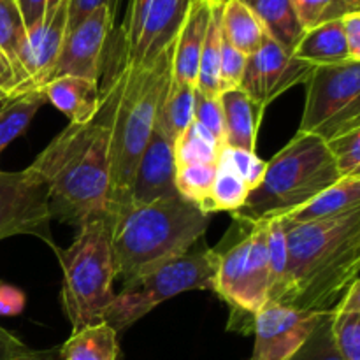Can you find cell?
Listing matches in <instances>:
<instances>
[{"label":"cell","mask_w":360,"mask_h":360,"mask_svg":"<svg viewBox=\"0 0 360 360\" xmlns=\"http://www.w3.org/2000/svg\"><path fill=\"white\" fill-rule=\"evenodd\" d=\"M27 25L18 0H0V91L9 98L20 76V53Z\"/></svg>","instance_id":"ffe728a7"},{"label":"cell","mask_w":360,"mask_h":360,"mask_svg":"<svg viewBox=\"0 0 360 360\" xmlns=\"http://www.w3.org/2000/svg\"><path fill=\"white\" fill-rule=\"evenodd\" d=\"M341 178H360V129L326 141Z\"/></svg>","instance_id":"e575fe53"},{"label":"cell","mask_w":360,"mask_h":360,"mask_svg":"<svg viewBox=\"0 0 360 360\" xmlns=\"http://www.w3.org/2000/svg\"><path fill=\"white\" fill-rule=\"evenodd\" d=\"M302 30L360 13V0H292Z\"/></svg>","instance_id":"4dcf8cb0"},{"label":"cell","mask_w":360,"mask_h":360,"mask_svg":"<svg viewBox=\"0 0 360 360\" xmlns=\"http://www.w3.org/2000/svg\"><path fill=\"white\" fill-rule=\"evenodd\" d=\"M42 90L46 101L63 112L70 123L90 122L101 108L98 81L63 76L51 79Z\"/></svg>","instance_id":"d6986e66"},{"label":"cell","mask_w":360,"mask_h":360,"mask_svg":"<svg viewBox=\"0 0 360 360\" xmlns=\"http://www.w3.org/2000/svg\"><path fill=\"white\" fill-rule=\"evenodd\" d=\"M287 269L278 301L313 313H330L360 280V207L326 220L288 224Z\"/></svg>","instance_id":"7a4b0ae2"},{"label":"cell","mask_w":360,"mask_h":360,"mask_svg":"<svg viewBox=\"0 0 360 360\" xmlns=\"http://www.w3.org/2000/svg\"><path fill=\"white\" fill-rule=\"evenodd\" d=\"M197 0H129L120 28L118 69H144L171 51Z\"/></svg>","instance_id":"30bf717a"},{"label":"cell","mask_w":360,"mask_h":360,"mask_svg":"<svg viewBox=\"0 0 360 360\" xmlns=\"http://www.w3.org/2000/svg\"><path fill=\"white\" fill-rule=\"evenodd\" d=\"M211 6L213 0H197L179 28L171 58V81L174 83L195 86L200 51L211 18Z\"/></svg>","instance_id":"e0dca14e"},{"label":"cell","mask_w":360,"mask_h":360,"mask_svg":"<svg viewBox=\"0 0 360 360\" xmlns=\"http://www.w3.org/2000/svg\"><path fill=\"white\" fill-rule=\"evenodd\" d=\"M58 2H62V0H18V6H20L21 14H23L25 25L30 27Z\"/></svg>","instance_id":"ee69618b"},{"label":"cell","mask_w":360,"mask_h":360,"mask_svg":"<svg viewBox=\"0 0 360 360\" xmlns=\"http://www.w3.org/2000/svg\"><path fill=\"white\" fill-rule=\"evenodd\" d=\"M340 179L326 141L297 132L266 162L262 181L250 190L243 207L232 218L250 225L269 217H285Z\"/></svg>","instance_id":"5b68a950"},{"label":"cell","mask_w":360,"mask_h":360,"mask_svg":"<svg viewBox=\"0 0 360 360\" xmlns=\"http://www.w3.org/2000/svg\"><path fill=\"white\" fill-rule=\"evenodd\" d=\"M118 334L105 322L72 333L60 348V360H118Z\"/></svg>","instance_id":"4316f807"},{"label":"cell","mask_w":360,"mask_h":360,"mask_svg":"<svg viewBox=\"0 0 360 360\" xmlns=\"http://www.w3.org/2000/svg\"><path fill=\"white\" fill-rule=\"evenodd\" d=\"M51 220L49 188L32 165L23 171H0V241L28 234L55 250Z\"/></svg>","instance_id":"8fae6325"},{"label":"cell","mask_w":360,"mask_h":360,"mask_svg":"<svg viewBox=\"0 0 360 360\" xmlns=\"http://www.w3.org/2000/svg\"><path fill=\"white\" fill-rule=\"evenodd\" d=\"M62 267V299L72 333L102 322L104 311L115 299L116 280L109 225L105 218H94L81 227L72 245L55 248Z\"/></svg>","instance_id":"8992f818"},{"label":"cell","mask_w":360,"mask_h":360,"mask_svg":"<svg viewBox=\"0 0 360 360\" xmlns=\"http://www.w3.org/2000/svg\"><path fill=\"white\" fill-rule=\"evenodd\" d=\"M193 122L202 127L206 132H210L217 143L225 144V123L220 97H207V95L197 91Z\"/></svg>","instance_id":"74e56055"},{"label":"cell","mask_w":360,"mask_h":360,"mask_svg":"<svg viewBox=\"0 0 360 360\" xmlns=\"http://www.w3.org/2000/svg\"><path fill=\"white\" fill-rule=\"evenodd\" d=\"M120 0H69L67 2V13H69V20H67V30L76 27L83 18L94 13L98 7H108L112 14L116 16L118 13Z\"/></svg>","instance_id":"ab89813d"},{"label":"cell","mask_w":360,"mask_h":360,"mask_svg":"<svg viewBox=\"0 0 360 360\" xmlns=\"http://www.w3.org/2000/svg\"><path fill=\"white\" fill-rule=\"evenodd\" d=\"M44 104H48L44 90L28 91V94L9 97L2 102L0 105V155L28 129L34 116Z\"/></svg>","instance_id":"f1b7e54d"},{"label":"cell","mask_w":360,"mask_h":360,"mask_svg":"<svg viewBox=\"0 0 360 360\" xmlns=\"http://www.w3.org/2000/svg\"><path fill=\"white\" fill-rule=\"evenodd\" d=\"M292 55L311 67L334 65V63L354 60L348 51L340 20L304 30Z\"/></svg>","instance_id":"7402d4cb"},{"label":"cell","mask_w":360,"mask_h":360,"mask_svg":"<svg viewBox=\"0 0 360 360\" xmlns=\"http://www.w3.org/2000/svg\"><path fill=\"white\" fill-rule=\"evenodd\" d=\"M269 290V259H267V220L250 224V231L232 245L227 252H220L214 294L220 295L232 315L229 329L245 333L243 320H252L267 302Z\"/></svg>","instance_id":"ba28073f"},{"label":"cell","mask_w":360,"mask_h":360,"mask_svg":"<svg viewBox=\"0 0 360 360\" xmlns=\"http://www.w3.org/2000/svg\"><path fill=\"white\" fill-rule=\"evenodd\" d=\"M116 276L130 280L188 253L206 234L210 214L181 195L129 204L105 218Z\"/></svg>","instance_id":"3957f363"},{"label":"cell","mask_w":360,"mask_h":360,"mask_svg":"<svg viewBox=\"0 0 360 360\" xmlns=\"http://www.w3.org/2000/svg\"><path fill=\"white\" fill-rule=\"evenodd\" d=\"M115 20L116 16L108 7H98L83 18L76 27L69 28L51 79L74 76L98 81Z\"/></svg>","instance_id":"9a60e30c"},{"label":"cell","mask_w":360,"mask_h":360,"mask_svg":"<svg viewBox=\"0 0 360 360\" xmlns=\"http://www.w3.org/2000/svg\"><path fill=\"white\" fill-rule=\"evenodd\" d=\"M288 360H345L330 336V315L316 327L308 341Z\"/></svg>","instance_id":"8d00e7d4"},{"label":"cell","mask_w":360,"mask_h":360,"mask_svg":"<svg viewBox=\"0 0 360 360\" xmlns=\"http://www.w3.org/2000/svg\"><path fill=\"white\" fill-rule=\"evenodd\" d=\"M311 69L269 37L262 48L246 58L239 88L257 104L267 108L295 84L304 83Z\"/></svg>","instance_id":"5bb4252c"},{"label":"cell","mask_w":360,"mask_h":360,"mask_svg":"<svg viewBox=\"0 0 360 360\" xmlns=\"http://www.w3.org/2000/svg\"><path fill=\"white\" fill-rule=\"evenodd\" d=\"M250 188L246 183L221 162H217V176L211 188V211L238 213L248 197Z\"/></svg>","instance_id":"1f68e13d"},{"label":"cell","mask_w":360,"mask_h":360,"mask_svg":"<svg viewBox=\"0 0 360 360\" xmlns=\"http://www.w3.org/2000/svg\"><path fill=\"white\" fill-rule=\"evenodd\" d=\"M330 336L345 360H360V280L330 313Z\"/></svg>","instance_id":"d4e9b609"},{"label":"cell","mask_w":360,"mask_h":360,"mask_svg":"<svg viewBox=\"0 0 360 360\" xmlns=\"http://www.w3.org/2000/svg\"><path fill=\"white\" fill-rule=\"evenodd\" d=\"M218 162L231 167L246 183L250 190L257 188L260 185L264 172H266V162L260 160L255 151L238 150V148L225 146V144L220 148Z\"/></svg>","instance_id":"d590c367"},{"label":"cell","mask_w":360,"mask_h":360,"mask_svg":"<svg viewBox=\"0 0 360 360\" xmlns=\"http://www.w3.org/2000/svg\"><path fill=\"white\" fill-rule=\"evenodd\" d=\"M221 146L224 144L217 143L210 132L193 122L174 144L176 167L193 162H218Z\"/></svg>","instance_id":"d6a6232c"},{"label":"cell","mask_w":360,"mask_h":360,"mask_svg":"<svg viewBox=\"0 0 360 360\" xmlns=\"http://www.w3.org/2000/svg\"><path fill=\"white\" fill-rule=\"evenodd\" d=\"M297 132L323 141L360 129V62L313 67Z\"/></svg>","instance_id":"9c48e42d"},{"label":"cell","mask_w":360,"mask_h":360,"mask_svg":"<svg viewBox=\"0 0 360 360\" xmlns=\"http://www.w3.org/2000/svg\"><path fill=\"white\" fill-rule=\"evenodd\" d=\"M122 90L116 70L101 94L97 115L84 123H69L32 162L49 188L51 217L81 227L105 218L111 179V132Z\"/></svg>","instance_id":"6da1fadb"},{"label":"cell","mask_w":360,"mask_h":360,"mask_svg":"<svg viewBox=\"0 0 360 360\" xmlns=\"http://www.w3.org/2000/svg\"><path fill=\"white\" fill-rule=\"evenodd\" d=\"M174 179V143L155 127L134 174L130 204H148L179 195Z\"/></svg>","instance_id":"2e32d148"},{"label":"cell","mask_w":360,"mask_h":360,"mask_svg":"<svg viewBox=\"0 0 360 360\" xmlns=\"http://www.w3.org/2000/svg\"><path fill=\"white\" fill-rule=\"evenodd\" d=\"M341 28H343L345 41H347L348 51L354 60L360 62V13L347 14L341 18Z\"/></svg>","instance_id":"7bdbcfd3"},{"label":"cell","mask_w":360,"mask_h":360,"mask_svg":"<svg viewBox=\"0 0 360 360\" xmlns=\"http://www.w3.org/2000/svg\"><path fill=\"white\" fill-rule=\"evenodd\" d=\"M217 176V162H193L176 167V190L183 199L211 214V188Z\"/></svg>","instance_id":"f546056e"},{"label":"cell","mask_w":360,"mask_h":360,"mask_svg":"<svg viewBox=\"0 0 360 360\" xmlns=\"http://www.w3.org/2000/svg\"><path fill=\"white\" fill-rule=\"evenodd\" d=\"M220 104L225 123V146L255 151L257 132L266 108L252 101L241 88L221 91Z\"/></svg>","instance_id":"ac0fdd59"},{"label":"cell","mask_w":360,"mask_h":360,"mask_svg":"<svg viewBox=\"0 0 360 360\" xmlns=\"http://www.w3.org/2000/svg\"><path fill=\"white\" fill-rule=\"evenodd\" d=\"M357 207H360V178H341L304 206L285 214L283 220L288 224H306L338 217Z\"/></svg>","instance_id":"44dd1931"},{"label":"cell","mask_w":360,"mask_h":360,"mask_svg":"<svg viewBox=\"0 0 360 360\" xmlns=\"http://www.w3.org/2000/svg\"><path fill=\"white\" fill-rule=\"evenodd\" d=\"M267 220V259H269V290L267 302H276L283 285L287 269V241H285L281 217H269Z\"/></svg>","instance_id":"836d02e7"},{"label":"cell","mask_w":360,"mask_h":360,"mask_svg":"<svg viewBox=\"0 0 360 360\" xmlns=\"http://www.w3.org/2000/svg\"><path fill=\"white\" fill-rule=\"evenodd\" d=\"M330 313L302 311L280 302H266L253 316L255 347L250 360H288Z\"/></svg>","instance_id":"7c38bea8"},{"label":"cell","mask_w":360,"mask_h":360,"mask_svg":"<svg viewBox=\"0 0 360 360\" xmlns=\"http://www.w3.org/2000/svg\"><path fill=\"white\" fill-rule=\"evenodd\" d=\"M195 95L197 88L193 84L174 83L169 77V84L165 88L160 108H158L155 127L174 144L193 123Z\"/></svg>","instance_id":"cb8c5ba5"},{"label":"cell","mask_w":360,"mask_h":360,"mask_svg":"<svg viewBox=\"0 0 360 360\" xmlns=\"http://www.w3.org/2000/svg\"><path fill=\"white\" fill-rule=\"evenodd\" d=\"M67 2L62 0L34 25L27 27L23 48L20 53V76L11 97L42 90L51 81L67 34Z\"/></svg>","instance_id":"4fadbf2b"},{"label":"cell","mask_w":360,"mask_h":360,"mask_svg":"<svg viewBox=\"0 0 360 360\" xmlns=\"http://www.w3.org/2000/svg\"><path fill=\"white\" fill-rule=\"evenodd\" d=\"M27 306V297L23 290L13 285L0 283V316H14L23 313Z\"/></svg>","instance_id":"b9f144b4"},{"label":"cell","mask_w":360,"mask_h":360,"mask_svg":"<svg viewBox=\"0 0 360 360\" xmlns=\"http://www.w3.org/2000/svg\"><path fill=\"white\" fill-rule=\"evenodd\" d=\"M172 49L144 69H116L122 90L111 132V179L105 218L130 204L134 174L157 123L158 108L171 77Z\"/></svg>","instance_id":"277c9868"},{"label":"cell","mask_w":360,"mask_h":360,"mask_svg":"<svg viewBox=\"0 0 360 360\" xmlns=\"http://www.w3.org/2000/svg\"><path fill=\"white\" fill-rule=\"evenodd\" d=\"M37 352L30 350L23 341L0 326V360H30Z\"/></svg>","instance_id":"60d3db41"},{"label":"cell","mask_w":360,"mask_h":360,"mask_svg":"<svg viewBox=\"0 0 360 360\" xmlns=\"http://www.w3.org/2000/svg\"><path fill=\"white\" fill-rule=\"evenodd\" d=\"M4 101H7V98L4 97V94H2V91H0V102H4Z\"/></svg>","instance_id":"f6af8a7d"},{"label":"cell","mask_w":360,"mask_h":360,"mask_svg":"<svg viewBox=\"0 0 360 360\" xmlns=\"http://www.w3.org/2000/svg\"><path fill=\"white\" fill-rule=\"evenodd\" d=\"M221 0H213L211 18L204 37L202 51L199 60L195 88L207 97H220V53H221Z\"/></svg>","instance_id":"83f0119b"},{"label":"cell","mask_w":360,"mask_h":360,"mask_svg":"<svg viewBox=\"0 0 360 360\" xmlns=\"http://www.w3.org/2000/svg\"><path fill=\"white\" fill-rule=\"evenodd\" d=\"M224 32V30H221ZM246 58L239 49H236L231 42L221 39V53H220V90H234L241 86L243 72H245Z\"/></svg>","instance_id":"f35d334b"},{"label":"cell","mask_w":360,"mask_h":360,"mask_svg":"<svg viewBox=\"0 0 360 360\" xmlns=\"http://www.w3.org/2000/svg\"><path fill=\"white\" fill-rule=\"evenodd\" d=\"M221 30L225 39L246 56L269 39L266 27L241 0H221Z\"/></svg>","instance_id":"603a6c76"},{"label":"cell","mask_w":360,"mask_h":360,"mask_svg":"<svg viewBox=\"0 0 360 360\" xmlns=\"http://www.w3.org/2000/svg\"><path fill=\"white\" fill-rule=\"evenodd\" d=\"M220 252L211 248L190 250L185 255L162 262L125 281L122 292L104 311L102 322L116 334L123 333L160 302L192 290L214 292Z\"/></svg>","instance_id":"52a82bcc"},{"label":"cell","mask_w":360,"mask_h":360,"mask_svg":"<svg viewBox=\"0 0 360 360\" xmlns=\"http://www.w3.org/2000/svg\"><path fill=\"white\" fill-rule=\"evenodd\" d=\"M241 2L255 13L273 41H276L288 53L294 51L304 30L299 23L292 0H241Z\"/></svg>","instance_id":"484cf974"}]
</instances>
